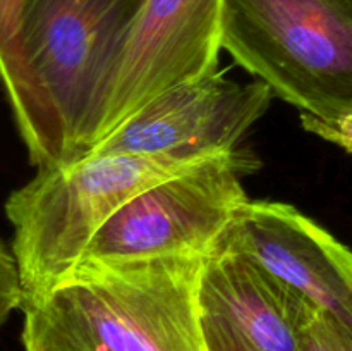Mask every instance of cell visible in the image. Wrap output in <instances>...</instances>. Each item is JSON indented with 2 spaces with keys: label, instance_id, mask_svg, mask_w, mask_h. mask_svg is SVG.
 <instances>
[{
  "label": "cell",
  "instance_id": "obj_3",
  "mask_svg": "<svg viewBox=\"0 0 352 351\" xmlns=\"http://www.w3.org/2000/svg\"><path fill=\"white\" fill-rule=\"evenodd\" d=\"M220 47L302 114L352 116V0H223Z\"/></svg>",
  "mask_w": 352,
  "mask_h": 351
},
{
  "label": "cell",
  "instance_id": "obj_13",
  "mask_svg": "<svg viewBox=\"0 0 352 351\" xmlns=\"http://www.w3.org/2000/svg\"><path fill=\"white\" fill-rule=\"evenodd\" d=\"M203 332L208 351H260L219 317L203 313Z\"/></svg>",
  "mask_w": 352,
  "mask_h": 351
},
{
  "label": "cell",
  "instance_id": "obj_9",
  "mask_svg": "<svg viewBox=\"0 0 352 351\" xmlns=\"http://www.w3.org/2000/svg\"><path fill=\"white\" fill-rule=\"evenodd\" d=\"M199 306L260 351H299L301 327L315 310L258 262L223 244L203 262Z\"/></svg>",
  "mask_w": 352,
  "mask_h": 351
},
{
  "label": "cell",
  "instance_id": "obj_11",
  "mask_svg": "<svg viewBox=\"0 0 352 351\" xmlns=\"http://www.w3.org/2000/svg\"><path fill=\"white\" fill-rule=\"evenodd\" d=\"M299 351H352V336L332 319L313 310L301 327Z\"/></svg>",
  "mask_w": 352,
  "mask_h": 351
},
{
  "label": "cell",
  "instance_id": "obj_7",
  "mask_svg": "<svg viewBox=\"0 0 352 351\" xmlns=\"http://www.w3.org/2000/svg\"><path fill=\"white\" fill-rule=\"evenodd\" d=\"M223 0H143L91 147L164 89L217 71ZM89 151V150H88Z\"/></svg>",
  "mask_w": 352,
  "mask_h": 351
},
{
  "label": "cell",
  "instance_id": "obj_6",
  "mask_svg": "<svg viewBox=\"0 0 352 351\" xmlns=\"http://www.w3.org/2000/svg\"><path fill=\"white\" fill-rule=\"evenodd\" d=\"M272 98V89L258 79L237 83L208 72L158 93L86 153H229L239 150Z\"/></svg>",
  "mask_w": 352,
  "mask_h": 351
},
{
  "label": "cell",
  "instance_id": "obj_8",
  "mask_svg": "<svg viewBox=\"0 0 352 351\" xmlns=\"http://www.w3.org/2000/svg\"><path fill=\"white\" fill-rule=\"evenodd\" d=\"M220 244L246 253L352 336V251L292 205L248 200Z\"/></svg>",
  "mask_w": 352,
  "mask_h": 351
},
{
  "label": "cell",
  "instance_id": "obj_14",
  "mask_svg": "<svg viewBox=\"0 0 352 351\" xmlns=\"http://www.w3.org/2000/svg\"><path fill=\"white\" fill-rule=\"evenodd\" d=\"M302 127L352 153V116L337 120H322L301 112Z\"/></svg>",
  "mask_w": 352,
  "mask_h": 351
},
{
  "label": "cell",
  "instance_id": "obj_10",
  "mask_svg": "<svg viewBox=\"0 0 352 351\" xmlns=\"http://www.w3.org/2000/svg\"><path fill=\"white\" fill-rule=\"evenodd\" d=\"M24 0H0V86L36 167L62 164L64 145L34 93L17 50V30Z\"/></svg>",
  "mask_w": 352,
  "mask_h": 351
},
{
  "label": "cell",
  "instance_id": "obj_5",
  "mask_svg": "<svg viewBox=\"0 0 352 351\" xmlns=\"http://www.w3.org/2000/svg\"><path fill=\"white\" fill-rule=\"evenodd\" d=\"M256 167L239 148L143 189L100 227L81 260L206 258L250 200L241 176Z\"/></svg>",
  "mask_w": 352,
  "mask_h": 351
},
{
  "label": "cell",
  "instance_id": "obj_12",
  "mask_svg": "<svg viewBox=\"0 0 352 351\" xmlns=\"http://www.w3.org/2000/svg\"><path fill=\"white\" fill-rule=\"evenodd\" d=\"M21 308V284L14 255L0 240V327Z\"/></svg>",
  "mask_w": 352,
  "mask_h": 351
},
{
  "label": "cell",
  "instance_id": "obj_4",
  "mask_svg": "<svg viewBox=\"0 0 352 351\" xmlns=\"http://www.w3.org/2000/svg\"><path fill=\"white\" fill-rule=\"evenodd\" d=\"M143 0H24L17 50L65 150L91 148L96 126Z\"/></svg>",
  "mask_w": 352,
  "mask_h": 351
},
{
  "label": "cell",
  "instance_id": "obj_2",
  "mask_svg": "<svg viewBox=\"0 0 352 351\" xmlns=\"http://www.w3.org/2000/svg\"><path fill=\"white\" fill-rule=\"evenodd\" d=\"M212 157V155H210ZM206 157L186 153H86L38 169L9 195L21 308L40 301L79 264L100 227L143 189Z\"/></svg>",
  "mask_w": 352,
  "mask_h": 351
},
{
  "label": "cell",
  "instance_id": "obj_1",
  "mask_svg": "<svg viewBox=\"0 0 352 351\" xmlns=\"http://www.w3.org/2000/svg\"><path fill=\"white\" fill-rule=\"evenodd\" d=\"M205 258L79 260L24 306L26 351H208L199 306Z\"/></svg>",
  "mask_w": 352,
  "mask_h": 351
}]
</instances>
